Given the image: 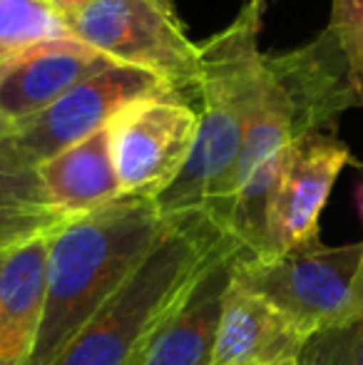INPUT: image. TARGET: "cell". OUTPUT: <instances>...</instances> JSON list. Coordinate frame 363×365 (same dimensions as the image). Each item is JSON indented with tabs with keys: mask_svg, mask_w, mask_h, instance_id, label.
Listing matches in <instances>:
<instances>
[{
	"mask_svg": "<svg viewBox=\"0 0 363 365\" xmlns=\"http://www.w3.org/2000/svg\"><path fill=\"white\" fill-rule=\"evenodd\" d=\"M170 219L155 199L120 197L48 234V281L35 351L28 365H50L70 338L140 269Z\"/></svg>",
	"mask_w": 363,
	"mask_h": 365,
	"instance_id": "1",
	"label": "cell"
},
{
	"mask_svg": "<svg viewBox=\"0 0 363 365\" xmlns=\"http://www.w3.org/2000/svg\"><path fill=\"white\" fill-rule=\"evenodd\" d=\"M264 3L267 0H247L222 33L197 45V137L177 179L155 197L157 212L165 219L189 214L207 219L222 199L264 75L259 50Z\"/></svg>",
	"mask_w": 363,
	"mask_h": 365,
	"instance_id": "2",
	"label": "cell"
},
{
	"mask_svg": "<svg viewBox=\"0 0 363 365\" xmlns=\"http://www.w3.org/2000/svg\"><path fill=\"white\" fill-rule=\"evenodd\" d=\"M229 234L202 214L170 219L140 269L70 338L50 365H130L184 301L209 256Z\"/></svg>",
	"mask_w": 363,
	"mask_h": 365,
	"instance_id": "3",
	"label": "cell"
},
{
	"mask_svg": "<svg viewBox=\"0 0 363 365\" xmlns=\"http://www.w3.org/2000/svg\"><path fill=\"white\" fill-rule=\"evenodd\" d=\"M363 241L314 246L276 259H254L239 251L232 281L267 298L306 338L363 313L359 269Z\"/></svg>",
	"mask_w": 363,
	"mask_h": 365,
	"instance_id": "4",
	"label": "cell"
},
{
	"mask_svg": "<svg viewBox=\"0 0 363 365\" xmlns=\"http://www.w3.org/2000/svg\"><path fill=\"white\" fill-rule=\"evenodd\" d=\"M75 40L117 65L150 70L184 100H194L197 45L167 0H95L68 20Z\"/></svg>",
	"mask_w": 363,
	"mask_h": 365,
	"instance_id": "5",
	"label": "cell"
},
{
	"mask_svg": "<svg viewBox=\"0 0 363 365\" xmlns=\"http://www.w3.org/2000/svg\"><path fill=\"white\" fill-rule=\"evenodd\" d=\"M160 95L177 92L150 70L112 65L70 87L38 117L0 142L15 159L38 169L43 162L107 127L127 105Z\"/></svg>",
	"mask_w": 363,
	"mask_h": 365,
	"instance_id": "6",
	"label": "cell"
},
{
	"mask_svg": "<svg viewBox=\"0 0 363 365\" xmlns=\"http://www.w3.org/2000/svg\"><path fill=\"white\" fill-rule=\"evenodd\" d=\"M197 125V110L177 95L147 97L117 112L107 127L122 197L165 192L192 152Z\"/></svg>",
	"mask_w": 363,
	"mask_h": 365,
	"instance_id": "7",
	"label": "cell"
},
{
	"mask_svg": "<svg viewBox=\"0 0 363 365\" xmlns=\"http://www.w3.org/2000/svg\"><path fill=\"white\" fill-rule=\"evenodd\" d=\"M294 112V140L316 132H339L344 112L359 107L354 68L329 28L289 53L264 55Z\"/></svg>",
	"mask_w": 363,
	"mask_h": 365,
	"instance_id": "8",
	"label": "cell"
},
{
	"mask_svg": "<svg viewBox=\"0 0 363 365\" xmlns=\"http://www.w3.org/2000/svg\"><path fill=\"white\" fill-rule=\"evenodd\" d=\"M346 164L356 162L339 132H316L291 142L274 199L276 256L321 244V212Z\"/></svg>",
	"mask_w": 363,
	"mask_h": 365,
	"instance_id": "9",
	"label": "cell"
},
{
	"mask_svg": "<svg viewBox=\"0 0 363 365\" xmlns=\"http://www.w3.org/2000/svg\"><path fill=\"white\" fill-rule=\"evenodd\" d=\"M107 55L75 38H53L0 65V140L18 132L85 77L112 68Z\"/></svg>",
	"mask_w": 363,
	"mask_h": 365,
	"instance_id": "10",
	"label": "cell"
},
{
	"mask_svg": "<svg viewBox=\"0 0 363 365\" xmlns=\"http://www.w3.org/2000/svg\"><path fill=\"white\" fill-rule=\"evenodd\" d=\"M239 251L232 236L217 246L192 291L150 338L142 365H212L224 293Z\"/></svg>",
	"mask_w": 363,
	"mask_h": 365,
	"instance_id": "11",
	"label": "cell"
},
{
	"mask_svg": "<svg viewBox=\"0 0 363 365\" xmlns=\"http://www.w3.org/2000/svg\"><path fill=\"white\" fill-rule=\"evenodd\" d=\"M306 336L267 298L229 281L212 365H291Z\"/></svg>",
	"mask_w": 363,
	"mask_h": 365,
	"instance_id": "12",
	"label": "cell"
},
{
	"mask_svg": "<svg viewBox=\"0 0 363 365\" xmlns=\"http://www.w3.org/2000/svg\"><path fill=\"white\" fill-rule=\"evenodd\" d=\"M48 234L0 251V365H28L35 351L48 286Z\"/></svg>",
	"mask_w": 363,
	"mask_h": 365,
	"instance_id": "13",
	"label": "cell"
},
{
	"mask_svg": "<svg viewBox=\"0 0 363 365\" xmlns=\"http://www.w3.org/2000/svg\"><path fill=\"white\" fill-rule=\"evenodd\" d=\"M38 174L50 209L63 219L83 217L122 197L112 162L110 127L43 162Z\"/></svg>",
	"mask_w": 363,
	"mask_h": 365,
	"instance_id": "14",
	"label": "cell"
},
{
	"mask_svg": "<svg viewBox=\"0 0 363 365\" xmlns=\"http://www.w3.org/2000/svg\"><path fill=\"white\" fill-rule=\"evenodd\" d=\"M289 147L269 157L237 192L229 214L227 234L254 259H276L274 244V199L286 167Z\"/></svg>",
	"mask_w": 363,
	"mask_h": 365,
	"instance_id": "15",
	"label": "cell"
},
{
	"mask_svg": "<svg viewBox=\"0 0 363 365\" xmlns=\"http://www.w3.org/2000/svg\"><path fill=\"white\" fill-rule=\"evenodd\" d=\"M53 38H73L45 0H0V65Z\"/></svg>",
	"mask_w": 363,
	"mask_h": 365,
	"instance_id": "16",
	"label": "cell"
},
{
	"mask_svg": "<svg viewBox=\"0 0 363 365\" xmlns=\"http://www.w3.org/2000/svg\"><path fill=\"white\" fill-rule=\"evenodd\" d=\"M296 365H363V313L311 333Z\"/></svg>",
	"mask_w": 363,
	"mask_h": 365,
	"instance_id": "17",
	"label": "cell"
},
{
	"mask_svg": "<svg viewBox=\"0 0 363 365\" xmlns=\"http://www.w3.org/2000/svg\"><path fill=\"white\" fill-rule=\"evenodd\" d=\"M0 212H53L35 167H28L0 142Z\"/></svg>",
	"mask_w": 363,
	"mask_h": 365,
	"instance_id": "18",
	"label": "cell"
},
{
	"mask_svg": "<svg viewBox=\"0 0 363 365\" xmlns=\"http://www.w3.org/2000/svg\"><path fill=\"white\" fill-rule=\"evenodd\" d=\"M326 28L339 38L354 68V80L363 77V0H331Z\"/></svg>",
	"mask_w": 363,
	"mask_h": 365,
	"instance_id": "19",
	"label": "cell"
},
{
	"mask_svg": "<svg viewBox=\"0 0 363 365\" xmlns=\"http://www.w3.org/2000/svg\"><path fill=\"white\" fill-rule=\"evenodd\" d=\"M63 221L55 212H0V251L30 241Z\"/></svg>",
	"mask_w": 363,
	"mask_h": 365,
	"instance_id": "20",
	"label": "cell"
},
{
	"mask_svg": "<svg viewBox=\"0 0 363 365\" xmlns=\"http://www.w3.org/2000/svg\"><path fill=\"white\" fill-rule=\"evenodd\" d=\"M45 3L50 5V10H53L63 23H68V20H73L78 13H83L85 8H90L95 0H45Z\"/></svg>",
	"mask_w": 363,
	"mask_h": 365,
	"instance_id": "21",
	"label": "cell"
},
{
	"mask_svg": "<svg viewBox=\"0 0 363 365\" xmlns=\"http://www.w3.org/2000/svg\"><path fill=\"white\" fill-rule=\"evenodd\" d=\"M359 167L363 169V164H359ZM356 204H359V214L363 219V179L359 182V187H356Z\"/></svg>",
	"mask_w": 363,
	"mask_h": 365,
	"instance_id": "22",
	"label": "cell"
},
{
	"mask_svg": "<svg viewBox=\"0 0 363 365\" xmlns=\"http://www.w3.org/2000/svg\"><path fill=\"white\" fill-rule=\"evenodd\" d=\"M147 343H150V341H147ZM147 343H145V348H147ZM145 348H142V351L137 353L135 358H132V361H130V365H142V358H145Z\"/></svg>",
	"mask_w": 363,
	"mask_h": 365,
	"instance_id": "23",
	"label": "cell"
},
{
	"mask_svg": "<svg viewBox=\"0 0 363 365\" xmlns=\"http://www.w3.org/2000/svg\"><path fill=\"white\" fill-rule=\"evenodd\" d=\"M356 92H359V107H363V77L356 80Z\"/></svg>",
	"mask_w": 363,
	"mask_h": 365,
	"instance_id": "24",
	"label": "cell"
},
{
	"mask_svg": "<svg viewBox=\"0 0 363 365\" xmlns=\"http://www.w3.org/2000/svg\"><path fill=\"white\" fill-rule=\"evenodd\" d=\"M359 284H363V256H361V269H359Z\"/></svg>",
	"mask_w": 363,
	"mask_h": 365,
	"instance_id": "25",
	"label": "cell"
},
{
	"mask_svg": "<svg viewBox=\"0 0 363 365\" xmlns=\"http://www.w3.org/2000/svg\"><path fill=\"white\" fill-rule=\"evenodd\" d=\"M167 3H172V5H175V0H167Z\"/></svg>",
	"mask_w": 363,
	"mask_h": 365,
	"instance_id": "26",
	"label": "cell"
},
{
	"mask_svg": "<svg viewBox=\"0 0 363 365\" xmlns=\"http://www.w3.org/2000/svg\"><path fill=\"white\" fill-rule=\"evenodd\" d=\"M291 365H296V363H291Z\"/></svg>",
	"mask_w": 363,
	"mask_h": 365,
	"instance_id": "27",
	"label": "cell"
}]
</instances>
